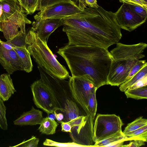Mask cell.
Wrapping results in <instances>:
<instances>
[{
	"mask_svg": "<svg viewBox=\"0 0 147 147\" xmlns=\"http://www.w3.org/2000/svg\"><path fill=\"white\" fill-rule=\"evenodd\" d=\"M135 140H139L147 142V131L144 132L142 134L136 136L127 137L126 136L125 141H132Z\"/></svg>",
	"mask_w": 147,
	"mask_h": 147,
	"instance_id": "cell-33",
	"label": "cell"
},
{
	"mask_svg": "<svg viewBox=\"0 0 147 147\" xmlns=\"http://www.w3.org/2000/svg\"><path fill=\"white\" fill-rule=\"evenodd\" d=\"M147 76V65H146L138 72L128 80L120 85L119 90L124 92L137 81Z\"/></svg>",
	"mask_w": 147,
	"mask_h": 147,
	"instance_id": "cell-19",
	"label": "cell"
},
{
	"mask_svg": "<svg viewBox=\"0 0 147 147\" xmlns=\"http://www.w3.org/2000/svg\"><path fill=\"white\" fill-rule=\"evenodd\" d=\"M60 123L61 126V131L65 132H70L71 126L68 122H61Z\"/></svg>",
	"mask_w": 147,
	"mask_h": 147,
	"instance_id": "cell-38",
	"label": "cell"
},
{
	"mask_svg": "<svg viewBox=\"0 0 147 147\" xmlns=\"http://www.w3.org/2000/svg\"><path fill=\"white\" fill-rule=\"evenodd\" d=\"M146 131H147V125L127 133L124 135L127 137H132L138 135Z\"/></svg>",
	"mask_w": 147,
	"mask_h": 147,
	"instance_id": "cell-35",
	"label": "cell"
},
{
	"mask_svg": "<svg viewBox=\"0 0 147 147\" xmlns=\"http://www.w3.org/2000/svg\"><path fill=\"white\" fill-rule=\"evenodd\" d=\"M68 43L71 45L88 46L107 49L122 37L115 13L102 7H86L73 16L62 18Z\"/></svg>",
	"mask_w": 147,
	"mask_h": 147,
	"instance_id": "cell-1",
	"label": "cell"
},
{
	"mask_svg": "<svg viewBox=\"0 0 147 147\" xmlns=\"http://www.w3.org/2000/svg\"><path fill=\"white\" fill-rule=\"evenodd\" d=\"M40 125L38 128L39 131L42 134L48 135L55 133L59 124L55 119L47 117L43 118Z\"/></svg>",
	"mask_w": 147,
	"mask_h": 147,
	"instance_id": "cell-18",
	"label": "cell"
},
{
	"mask_svg": "<svg viewBox=\"0 0 147 147\" xmlns=\"http://www.w3.org/2000/svg\"><path fill=\"white\" fill-rule=\"evenodd\" d=\"M2 41L0 39V43H1Z\"/></svg>",
	"mask_w": 147,
	"mask_h": 147,
	"instance_id": "cell-44",
	"label": "cell"
},
{
	"mask_svg": "<svg viewBox=\"0 0 147 147\" xmlns=\"http://www.w3.org/2000/svg\"><path fill=\"white\" fill-rule=\"evenodd\" d=\"M26 33L24 34L21 32L17 35L6 42L11 47H26L25 38Z\"/></svg>",
	"mask_w": 147,
	"mask_h": 147,
	"instance_id": "cell-24",
	"label": "cell"
},
{
	"mask_svg": "<svg viewBox=\"0 0 147 147\" xmlns=\"http://www.w3.org/2000/svg\"><path fill=\"white\" fill-rule=\"evenodd\" d=\"M131 9L135 13L140 16L146 18L147 9L143 7L131 4H128Z\"/></svg>",
	"mask_w": 147,
	"mask_h": 147,
	"instance_id": "cell-32",
	"label": "cell"
},
{
	"mask_svg": "<svg viewBox=\"0 0 147 147\" xmlns=\"http://www.w3.org/2000/svg\"><path fill=\"white\" fill-rule=\"evenodd\" d=\"M145 142L139 140H133L129 144L122 146V147H139L145 144Z\"/></svg>",
	"mask_w": 147,
	"mask_h": 147,
	"instance_id": "cell-36",
	"label": "cell"
},
{
	"mask_svg": "<svg viewBox=\"0 0 147 147\" xmlns=\"http://www.w3.org/2000/svg\"><path fill=\"white\" fill-rule=\"evenodd\" d=\"M12 47L22 61L24 67V71L28 73L31 71L33 66L30 57V54L26 47Z\"/></svg>",
	"mask_w": 147,
	"mask_h": 147,
	"instance_id": "cell-17",
	"label": "cell"
},
{
	"mask_svg": "<svg viewBox=\"0 0 147 147\" xmlns=\"http://www.w3.org/2000/svg\"><path fill=\"white\" fill-rule=\"evenodd\" d=\"M93 128V141H101L117 132L122 131L123 123L120 117L115 114L97 115Z\"/></svg>",
	"mask_w": 147,
	"mask_h": 147,
	"instance_id": "cell-8",
	"label": "cell"
},
{
	"mask_svg": "<svg viewBox=\"0 0 147 147\" xmlns=\"http://www.w3.org/2000/svg\"><path fill=\"white\" fill-rule=\"evenodd\" d=\"M146 65H147V63L146 60H138L130 70L126 81L133 76Z\"/></svg>",
	"mask_w": 147,
	"mask_h": 147,
	"instance_id": "cell-30",
	"label": "cell"
},
{
	"mask_svg": "<svg viewBox=\"0 0 147 147\" xmlns=\"http://www.w3.org/2000/svg\"><path fill=\"white\" fill-rule=\"evenodd\" d=\"M42 112L32 106L30 111L24 112L20 117L13 121L15 125L21 126L40 124L43 118Z\"/></svg>",
	"mask_w": 147,
	"mask_h": 147,
	"instance_id": "cell-14",
	"label": "cell"
},
{
	"mask_svg": "<svg viewBox=\"0 0 147 147\" xmlns=\"http://www.w3.org/2000/svg\"><path fill=\"white\" fill-rule=\"evenodd\" d=\"M25 42L27 49L38 66L59 78H69L68 71L55 57L47 42L41 40L31 29L26 34Z\"/></svg>",
	"mask_w": 147,
	"mask_h": 147,
	"instance_id": "cell-4",
	"label": "cell"
},
{
	"mask_svg": "<svg viewBox=\"0 0 147 147\" xmlns=\"http://www.w3.org/2000/svg\"><path fill=\"white\" fill-rule=\"evenodd\" d=\"M124 142L125 141L123 140L117 141L110 144L109 147H122V146L123 145V144Z\"/></svg>",
	"mask_w": 147,
	"mask_h": 147,
	"instance_id": "cell-40",
	"label": "cell"
},
{
	"mask_svg": "<svg viewBox=\"0 0 147 147\" xmlns=\"http://www.w3.org/2000/svg\"><path fill=\"white\" fill-rule=\"evenodd\" d=\"M94 119L88 114L79 116L68 122L71 126L69 133L73 142L84 147H94L93 144Z\"/></svg>",
	"mask_w": 147,
	"mask_h": 147,
	"instance_id": "cell-7",
	"label": "cell"
},
{
	"mask_svg": "<svg viewBox=\"0 0 147 147\" xmlns=\"http://www.w3.org/2000/svg\"><path fill=\"white\" fill-rule=\"evenodd\" d=\"M57 53L65 61L71 77L86 75L97 89L108 85L113 59L108 49L67 44Z\"/></svg>",
	"mask_w": 147,
	"mask_h": 147,
	"instance_id": "cell-2",
	"label": "cell"
},
{
	"mask_svg": "<svg viewBox=\"0 0 147 147\" xmlns=\"http://www.w3.org/2000/svg\"><path fill=\"white\" fill-rule=\"evenodd\" d=\"M81 9L72 1L61 2L40 11L34 17L35 20L50 18H62L73 16L80 12Z\"/></svg>",
	"mask_w": 147,
	"mask_h": 147,
	"instance_id": "cell-10",
	"label": "cell"
},
{
	"mask_svg": "<svg viewBox=\"0 0 147 147\" xmlns=\"http://www.w3.org/2000/svg\"><path fill=\"white\" fill-rule=\"evenodd\" d=\"M73 2L81 9L88 7L97 9L99 7L96 0H73Z\"/></svg>",
	"mask_w": 147,
	"mask_h": 147,
	"instance_id": "cell-27",
	"label": "cell"
},
{
	"mask_svg": "<svg viewBox=\"0 0 147 147\" xmlns=\"http://www.w3.org/2000/svg\"><path fill=\"white\" fill-rule=\"evenodd\" d=\"M30 87L35 105L48 115L63 109V100L40 79L34 82Z\"/></svg>",
	"mask_w": 147,
	"mask_h": 147,
	"instance_id": "cell-6",
	"label": "cell"
},
{
	"mask_svg": "<svg viewBox=\"0 0 147 147\" xmlns=\"http://www.w3.org/2000/svg\"><path fill=\"white\" fill-rule=\"evenodd\" d=\"M63 25L62 18L37 19L32 22L31 29L42 41L47 42L50 35L57 28Z\"/></svg>",
	"mask_w": 147,
	"mask_h": 147,
	"instance_id": "cell-12",
	"label": "cell"
},
{
	"mask_svg": "<svg viewBox=\"0 0 147 147\" xmlns=\"http://www.w3.org/2000/svg\"><path fill=\"white\" fill-rule=\"evenodd\" d=\"M39 142V139L33 136L29 140H24L19 144L12 147H37Z\"/></svg>",
	"mask_w": 147,
	"mask_h": 147,
	"instance_id": "cell-31",
	"label": "cell"
},
{
	"mask_svg": "<svg viewBox=\"0 0 147 147\" xmlns=\"http://www.w3.org/2000/svg\"><path fill=\"white\" fill-rule=\"evenodd\" d=\"M54 113L55 115V119L58 122L60 123L61 122L63 121L64 118V115L62 113H57L56 111H54Z\"/></svg>",
	"mask_w": 147,
	"mask_h": 147,
	"instance_id": "cell-39",
	"label": "cell"
},
{
	"mask_svg": "<svg viewBox=\"0 0 147 147\" xmlns=\"http://www.w3.org/2000/svg\"><path fill=\"white\" fill-rule=\"evenodd\" d=\"M60 111L64 115L62 122H68L79 116V109L76 104L68 99L65 101L63 109Z\"/></svg>",
	"mask_w": 147,
	"mask_h": 147,
	"instance_id": "cell-16",
	"label": "cell"
},
{
	"mask_svg": "<svg viewBox=\"0 0 147 147\" xmlns=\"http://www.w3.org/2000/svg\"><path fill=\"white\" fill-rule=\"evenodd\" d=\"M10 74H4L0 76V97L3 101L7 100L16 92Z\"/></svg>",
	"mask_w": 147,
	"mask_h": 147,
	"instance_id": "cell-15",
	"label": "cell"
},
{
	"mask_svg": "<svg viewBox=\"0 0 147 147\" xmlns=\"http://www.w3.org/2000/svg\"><path fill=\"white\" fill-rule=\"evenodd\" d=\"M48 115V117L51 119H55V115L54 113H50Z\"/></svg>",
	"mask_w": 147,
	"mask_h": 147,
	"instance_id": "cell-42",
	"label": "cell"
},
{
	"mask_svg": "<svg viewBox=\"0 0 147 147\" xmlns=\"http://www.w3.org/2000/svg\"><path fill=\"white\" fill-rule=\"evenodd\" d=\"M69 85L73 98L87 114V107L91 93L97 89L86 75L69 76Z\"/></svg>",
	"mask_w": 147,
	"mask_h": 147,
	"instance_id": "cell-9",
	"label": "cell"
},
{
	"mask_svg": "<svg viewBox=\"0 0 147 147\" xmlns=\"http://www.w3.org/2000/svg\"><path fill=\"white\" fill-rule=\"evenodd\" d=\"M110 52L113 59L107 78L108 84L119 86L126 80L131 68L140 59L145 55L142 54L147 44L140 42L134 45L116 44Z\"/></svg>",
	"mask_w": 147,
	"mask_h": 147,
	"instance_id": "cell-3",
	"label": "cell"
},
{
	"mask_svg": "<svg viewBox=\"0 0 147 147\" xmlns=\"http://www.w3.org/2000/svg\"><path fill=\"white\" fill-rule=\"evenodd\" d=\"M45 146L56 147H82L83 146L79 145L74 142H59L48 139H46L43 143Z\"/></svg>",
	"mask_w": 147,
	"mask_h": 147,
	"instance_id": "cell-26",
	"label": "cell"
},
{
	"mask_svg": "<svg viewBox=\"0 0 147 147\" xmlns=\"http://www.w3.org/2000/svg\"><path fill=\"white\" fill-rule=\"evenodd\" d=\"M126 138L122 131L116 133L104 139L95 143L94 147H108L111 144L115 142L124 140Z\"/></svg>",
	"mask_w": 147,
	"mask_h": 147,
	"instance_id": "cell-20",
	"label": "cell"
},
{
	"mask_svg": "<svg viewBox=\"0 0 147 147\" xmlns=\"http://www.w3.org/2000/svg\"><path fill=\"white\" fill-rule=\"evenodd\" d=\"M147 125V119L140 117L128 124L123 132L125 135Z\"/></svg>",
	"mask_w": 147,
	"mask_h": 147,
	"instance_id": "cell-22",
	"label": "cell"
},
{
	"mask_svg": "<svg viewBox=\"0 0 147 147\" xmlns=\"http://www.w3.org/2000/svg\"><path fill=\"white\" fill-rule=\"evenodd\" d=\"M28 14L32 15L36 11L38 0H17Z\"/></svg>",
	"mask_w": 147,
	"mask_h": 147,
	"instance_id": "cell-23",
	"label": "cell"
},
{
	"mask_svg": "<svg viewBox=\"0 0 147 147\" xmlns=\"http://www.w3.org/2000/svg\"><path fill=\"white\" fill-rule=\"evenodd\" d=\"M96 90L95 89L91 93L87 107L86 114H90L94 118H95L97 111V102L96 96Z\"/></svg>",
	"mask_w": 147,
	"mask_h": 147,
	"instance_id": "cell-25",
	"label": "cell"
},
{
	"mask_svg": "<svg viewBox=\"0 0 147 147\" xmlns=\"http://www.w3.org/2000/svg\"><path fill=\"white\" fill-rule=\"evenodd\" d=\"M120 2L123 3H125L128 4H132L130 0H119Z\"/></svg>",
	"mask_w": 147,
	"mask_h": 147,
	"instance_id": "cell-41",
	"label": "cell"
},
{
	"mask_svg": "<svg viewBox=\"0 0 147 147\" xmlns=\"http://www.w3.org/2000/svg\"><path fill=\"white\" fill-rule=\"evenodd\" d=\"M132 4L147 9V2L143 0H130Z\"/></svg>",
	"mask_w": 147,
	"mask_h": 147,
	"instance_id": "cell-37",
	"label": "cell"
},
{
	"mask_svg": "<svg viewBox=\"0 0 147 147\" xmlns=\"http://www.w3.org/2000/svg\"><path fill=\"white\" fill-rule=\"evenodd\" d=\"M147 76L139 80L132 86L129 88V89H136L147 86Z\"/></svg>",
	"mask_w": 147,
	"mask_h": 147,
	"instance_id": "cell-34",
	"label": "cell"
},
{
	"mask_svg": "<svg viewBox=\"0 0 147 147\" xmlns=\"http://www.w3.org/2000/svg\"><path fill=\"white\" fill-rule=\"evenodd\" d=\"M72 1L71 0H38L36 11L43 10L49 6L60 2Z\"/></svg>",
	"mask_w": 147,
	"mask_h": 147,
	"instance_id": "cell-29",
	"label": "cell"
},
{
	"mask_svg": "<svg viewBox=\"0 0 147 147\" xmlns=\"http://www.w3.org/2000/svg\"><path fill=\"white\" fill-rule=\"evenodd\" d=\"M0 63L9 74L17 70L24 71L21 58L13 50L4 48L0 43Z\"/></svg>",
	"mask_w": 147,
	"mask_h": 147,
	"instance_id": "cell-13",
	"label": "cell"
},
{
	"mask_svg": "<svg viewBox=\"0 0 147 147\" xmlns=\"http://www.w3.org/2000/svg\"><path fill=\"white\" fill-rule=\"evenodd\" d=\"M0 97V127L4 130H7V124L6 117V107Z\"/></svg>",
	"mask_w": 147,
	"mask_h": 147,
	"instance_id": "cell-28",
	"label": "cell"
},
{
	"mask_svg": "<svg viewBox=\"0 0 147 147\" xmlns=\"http://www.w3.org/2000/svg\"><path fill=\"white\" fill-rule=\"evenodd\" d=\"M124 92L127 98L136 100L147 98V86L136 89H128Z\"/></svg>",
	"mask_w": 147,
	"mask_h": 147,
	"instance_id": "cell-21",
	"label": "cell"
},
{
	"mask_svg": "<svg viewBox=\"0 0 147 147\" xmlns=\"http://www.w3.org/2000/svg\"><path fill=\"white\" fill-rule=\"evenodd\" d=\"M17 0H0V31L7 40L21 32L25 34L26 24L32 22Z\"/></svg>",
	"mask_w": 147,
	"mask_h": 147,
	"instance_id": "cell-5",
	"label": "cell"
},
{
	"mask_svg": "<svg viewBox=\"0 0 147 147\" xmlns=\"http://www.w3.org/2000/svg\"><path fill=\"white\" fill-rule=\"evenodd\" d=\"M116 20L121 28L131 32L140 26L146 21L142 18L134 13L128 4H123L115 13Z\"/></svg>",
	"mask_w": 147,
	"mask_h": 147,
	"instance_id": "cell-11",
	"label": "cell"
},
{
	"mask_svg": "<svg viewBox=\"0 0 147 147\" xmlns=\"http://www.w3.org/2000/svg\"><path fill=\"white\" fill-rule=\"evenodd\" d=\"M143 0L144 1H145V2H147V0Z\"/></svg>",
	"mask_w": 147,
	"mask_h": 147,
	"instance_id": "cell-43",
	"label": "cell"
}]
</instances>
